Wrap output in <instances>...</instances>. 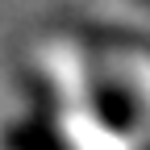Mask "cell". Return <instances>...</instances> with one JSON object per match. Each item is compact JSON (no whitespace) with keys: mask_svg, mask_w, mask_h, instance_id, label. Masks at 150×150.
<instances>
[{"mask_svg":"<svg viewBox=\"0 0 150 150\" xmlns=\"http://www.w3.org/2000/svg\"><path fill=\"white\" fill-rule=\"evenodd\" d=\"M150 67L108 42H42L21 67L25 112L8 150H129Z\"/></svg>","mask_w":150,"mask_h":150,"instance_id":"1","label":"cell"}]
</instances>
